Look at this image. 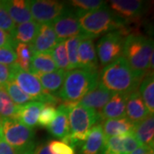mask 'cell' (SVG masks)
Here are the masks:
<instances>
[{
  "label": "cell",
  "instance_id": "1",
  "mask_svg": "<svg viewBox=\"0 0 154 154\" xmlns=\"http://www.w3.org/2000/svg\"><path fill=\"white\" fill-rule=\"evenodd\" d=\"M123 56L104 67L99 82L113 94H130L140 82Z\"/></svg>",
  "mask_w": 154,
  "mask_h": 154
},
{
  "label": "cell",
  "instance_id": "2",
  "mask_svg": "<svg viewBox=\"0 0 154 154\" xmlns=\"http://www.w3.org/2000/svg\"><path fill=\"white\" fill-rule=\"evenodd\" d=\"M82 33L91 38L116 31L123 27L124 21L110 11L108 5L97 11H75Z\"/></svg>",
  "mask_w": 154,
  "mask_h": 154
},
{
  "label": "cell",
  "instance_id": "3",
  "mask_svg": "<svg viewBox=\"0 0 154 154\" xmlns=\"http://www.w3.org/2000/svg\"><path fill=\"white\" fill-rule=\"evenodd\" d=\"M68 105V117L69 134L62 141L71 146H80L86 140L90 129L100 121V116L93 109H89L78 103H66Z\"/></svg>",
  "mask_w": 154,
  "mask_h": 154
},
{
  "label": "cell",
  "instance_id": "4",
  "mask_svg": "<svg viewBox=\"0 0 154 154\" xmlns=\"http://www.w3.org/2000/svg\"><path fill=\"white\" fill-rule=\"evenodd\" d=\"M153 53V39L141 34H129L124 39L122 56L136 76L142 80L149 69Z\"/></svg>",
  "mask_w": 154,
  "mask_h": 154
},
{
  "label": "cell",
  "instance_id": "5",
  "mask_svg": "<svg viewBox=\"0 0 154 154\" xmlns=\"http://www.w3.org/2000/svg\"><path fill=\"white\" fill-rule=\"evenodd\" d=\"M99 72L76 69L66 72L57 97L65 103H78L99 83Z\"/></svg>",
  "mask_w": 154,
  "mask_h": 154
},
{
  "label": "cell",
  "instance_id": "6",
  "mask_svg": "<svg viewBox=\"0 0 154 154\" xmlns=\"http://www.w3.org/2000/svg\"><path fill=\"white\" fill-rule=\"evenodd\" d=\"M1 135L17 154H24L35 145L34 131L13 118L0 119Z\"/></svg>",
  "mask_w": 154,
  "mask_h": 154
},
{
  "label": "cell",
  "instance_id": "7",
  "mask_svg": "<svg viewBox=\"0 0 154 154\" xmlns=\"http://www.w3.org/2000/svg\"><path fill=\"white\" fill-rule=\"evenodd\" d=\"M11 81L17 84L25 94L44 104L55 105L59 99L45 90L38 79L33 74L22 69L17 63L11 65Z\"/></svg>",
  "mask_w": 154,
  "mask_h": 154
},
{
  "label": "cell",
  "instance_id": "8",
  "mask_svg": "<svg viewBox=\"0 0 154 154\" xmlns=\"http://www.w3.org/2000/svg\"><path fill=\"white\" fill-rule=\"evenodd\" d=\"M124 36L116 30L105 34L97 44L96 53L102 66H106L122 56Z\"/></svg>",
  "mask_w": 154,
  "mask_h": 154
},
{
  "label": "cell",
  "instance_id": "9",
  "mask_svg": "<svg viewBox=\"0 0 154 154\" xmlns=\"http://www.w3.org/2000/svg\"><path fill=\"white\" fill-rule=\"evenodd\" d=\"M29 9L33 21L38 24H51L65 11V4L54 0H31Z\"/></svg>",
  "mask_w": 154,
  "mask_h": 154
},
{
  "label": "cell",
  "instance_id": "10",
  "mask_svg": "<svg viewBox=\"0 0 154 154\" xmlns=\"http://www.w3.org/2000/svg\"><path fill=\"white\" fill-rule=\"evenodd\" d=\"M51 26L59 41L82 34L75 11L65 9L51 23Z\"/></svg>",
  "mask_w": 154,
  "mask_h": 154
},
{
  "label": "cell",
  "instance_id": "11",
  "mask_svg": "<svg viewBox=\"0 0 154 154\" xmlns=\"http://www.w3.org/2000/svg\"><path fill=\"white\" fill-rule=\"evenodd\" d=\"M140 146L133 134L106 138L102 154H130Z\"/></svg>",
  "mask_w": 154,
  "mask_h": 154
},
{
  "label": "cell",
  "instance_id": "12",
  "mask_svg": "<svg viewBox=\"0 0 154 154\" xmlns=\"http://www.w3.org/2000/svg\"><path fill=\"white\" fill-rule=\"evenodd\" d=\"M145 2L141 0H112L110 1L111 11L122 20L137 19L145 11Z\"/></svg>",
  "mask_w": 154,
  "mask_h": 154
},
{
  "label": "cell",
  "instance_id": "13",
  "mask_svg": "<svg viewBox=\"0 0 154 154\" xmlns=\"http://www.w3.org/2000/svg\"><path fill=\"white\" fill-rule=\"evenodd\" d=\"M78 63L79 69L98 72V57L94 38L85 36L81 41L78 47Z\"/></svg>",
  "mask_w": 154,
  "mask_h": 154
},
{
  "label": "cell",
  "instance_id": "14",
  "mask_svg": "<svg viewBox=\"0 0 154 154\" xmlns=\"http://www.w3.org/2000/svg\"><path fill=\"white\" fill-rule=\"evenodd\" d=\"M59 42L51 24H39L38 33L31 44L34 53L51 52Z\"/></svg>",
  "mask_w": 154,
  "mask_h": 154
},
{
  "label": "cell",
  "instance_id": "15",
  "mask_svg": "<svg viewBox=\"0 0 154 154\" xmlns=\"http://www.w3.org/2000/svg\"><path fill=\"white\" fill-rule=\"evenodd\" d=\"M113 94H114L112 92L105 88L99 81L97 86L86 94L78 102V104L89 109H93L99 113L100 110L104 108V106L113 96Z\"/></svg>",
  "mask_w": 154,
  "mask_h": 154
},
{
  "label": "cell",
  "instance_id": "16",
  "mask_svg": "<svg viewBox=\"0 0 154 154\" xmlns=\"http://www.w3.org/2000/svg\"><path fill=\"white\" fill-rule=\"evenodd\" d=\"M105 139L102 125L97 123L90 129L86 140L81 144L79 154H102Z\"/></svg>",
  "mask_w": 154,
  "mask_h": 154
},
{
  "label": "cell",
  "instance_id": "17",
  "mask_svg": "<svg viewBox=\"0 0 154 154\" xmlns=\"http://www.w3.org/2000/svg\"><path fill=\"white\" fill-rule=\"evenodd\" d=\"M1 3L16 25L33 21L29 9V1L4 0Z\"/></svg>",
  "mask_w": 154,
  "mask_h": 154
},
{
  "label": "cell",
  "instance_id": "18",
  "mask_svg": "<svg viewBox=\"0 0 154 154\" xmlns=\"http://www.w3.org/2000/svg\"><path fill=\"white\" fill-rule=\"evenodd\" d=\"M129 94H114L99 114L101 120L115 119L126 116V103Z\"/></svg>",
  "mask_w": 154,
  "mask_h": 154
},
{
  "label": "cell",
  "instance_id": "19",
  "mask_svg": "<svg viewBox=\"0 0 154 154\" xmlns=\"http://www.w3.org/2000/svg\"><path fill=\"white\" fill-rule=\"evenodd\" d=\"M125 114L127 117L134 124L144 120L150 115L138 90L128 95Z\"/></svg>",
  "mask_w": 154,
  "mask_h": 154
},
{
  "label": "cell",
  "instance_id": "20",
  "mask_svg": "<svg viewBox=\"0 0 154 154\" xmlns=\"http://www.w3.org/2000/svg\"><path fill=\"white\" fill-rule=\"evenodd\" d=\"M45 104L38 101H32L28 104L18 106L15 119L22 122L25 126L33 128L38 125L39 113Z\"/></svg>",
  "mask_w": 154,
  "mask_h": 154
},
{
  "label": "cell",
  "instance_id": "21",
  "mask_svg": "<svg viewBox=\"0 0 154 154\" xmlns=\"http://www.w3.org/2000/svg\"><path fill=\"white\" fill-rule=\"evenodd\" d=\"M101 125L105 138H110L133 134L135 124L127 116H122L115 119H107Z\"/></svg>",
  "mask_w": 154,
  "mask_h": 154
},
{
  "label": "cell",
  "instance_id": "22",
  "mask_svg": "<svg viewBox=\"0 0 154 154\" xmlns=\"http://www.w3.org/2000/svg\"><path fill=\"white\" fill-rule=\"evenodd\" d=\"M133 134L141 146L153 148L154 144V118L149 115L144 120L135 123Z\"/></svg>",
  "mask_w": 154,
  "mask_h": 154
},
{
  "label": "cell",
  "instance_id": "23",
  "mask_svg": "<svg viewBox=\"0 0 154 154\" xmlns=\"http://www.w3.org/2000/svg\"><path fill=\"white\" fill-rule=\"evenodd\" d=\"M47 128L51 135L57 138L63 139L69 135V126L68 117V105L66 103L58 106V108L57 109L55 119Z\"/></svg>",
  "mask_w": 154,
  "mask_h": 154
},
{
  "label": "cell",
  "instance_id": "24",
  "mask_svg": "<svg viewBox=\"0 0 154 154\" xmlns=\"http://www.w3.org/2000/svg\"><path fill=\"white\" fill-rule=\"evenodd\" d=\"M33 75L38 78L39 82L41 83L42 87L46 92H48L51 95L55 94L57 98V94L59 93L64 82L66 71L62 70V69H57L51 73H46V74L38 73V74H33Z\"/></svg>",
  "mask_w": 154,
  "mask_h": 154
},
{
  "label": "cell",
  "instance_id": "25",
  "mask_svg": "<svg viewBox=\"0 0 154 154\" xmlns=\"http://www.w3.org/2000/svg\"><path fill=\"white\" fill-rule=\"evenodd\" d=\"M38 27L39 24L33 20L19 25H16L15 28L11 33V38L14 41V45L17 43L32 44L38 33Z\"/></svg>",
  "mask_w": 154,
  "mask_h": 154
},
{
  "label": "cell",
  "instance_id": "26",
  "mask_svg": "<svg viewBox=\"0 0 154 154\" xmlns=\"http://www.w3.org/2000/svg\"><path fill=\"white\" fill-rule=\"evenodd\" d=\"M57 70L50 52L34 53L32 57L29 72L32 74H46Z\"/></svg>",
  "mask_w": 154,
  "mask_h": 154
},
{
  "label": "cell",
  "instance_id": "27",
  "mask_svg": "<svg viewBox=\"0 0 154 154\" xmlns=\"http://www.w3.org/2000/svg\"><path fill=\"white\" fill-rule=\"evenodd\" d=\"M139 93L140 94L144 104L148 110L149 114H154V78L153 72L145 75L140 85Z\"/></svg>",
  "mask_w": 154,
  "mask_h": 154
},
{
  "label": "cell",
  "instance_id": "28",
  "mask_svg": "<svg viewBox=\"0 0 154 154\" xmlns=\"http://www.w3.org/2000/svg\"><path fill=\"white\" fill-rule=\"evenodd\" d=\"M84 37H85V35L82 33L80 35L71 37V38L65 40V47H66L68 60H69V70L79 69L78 47Z\"/></svg>",
  "mask_w": 154,
  "mask_h": 154
},
{
  "label": "cell",
  "instance_id": "29",
  "mask_svg": "<svg viewBox=\"0 0 154 154\" xmlns=\"http://www.w3.org/2000/svg\"><path fill=\"white\" fill-rule=\"evenodd\" d=\"M17 109L18 106L12 101L5 89L3 86H0V119H15Z\"/></svg>",
  "mask_w": 154,
  "mask_h": 154
},
{
  "label": "cell",
  "instance_id": "30",
  "mask_svg": "<svg viewBox=\"0 0 154 154\" xmlns=\"http://www.w3.org/2000/svg\"><path fill=\"white\" fill-rule=\"evenodd\" d=\"M14 49L17 54V63L20 68L29 72L30 63L33 55V51L31 45L23 44V43H17L14 45Z\"/></svg>",
  "mask_w": 154,
  "mask_h": 154
},
{
  "label": "cell",
  "instance_id": "31",
  "mask_svg": "<svg viewBox=\"0 0 154 154\" xmlns=\"http://www.w3.org/2000/svg\"><path fill=\"white\" fill-rule=\"evenodd\" d=\"M50 53L57 69H62L66 72L69 70V63L67 56L65 40L59 41L56 45L55 47L51 51Z\"/></svg>",
  "mask_w": 154,
  "mask_h": 154
},
{
  "label": "cell",
  "instance_id": "32",
  "mask_svg": "<svg viewBox=\"0 0 154 154\" xmlns=\"http://www.w3.org/2000/svg\"><path fill=\"white\" fill-rule=\"evenodd\" d=\"M3 87L5 89L7 94H9V96L11 97L12 101L17 106H21V105H23L25 104H28L29 102L33 101L32 98H30L28 95L25 94L22 89L11 80L9 81L8 82H6Z\"/></svg>",
  "mask_w": 154,
  "mask_h": 154
},
{
  "label": "cell",
  "instance_id": "33",
  "mask_svg": "<svg viewBox=\"0 0 154 154\" xmlns=\"http://www.w3.org/2000/svg\"><path fill=\"white\" fill-rule=\"evenodd\" d=\"M57 109L52 104H45L44 107L39 113L38 125L43 128H48L55 119Z\"/></svg>",
  "mask_w": 154,
  "mask_h": 154
},
{
  "label": "cell",
  "instance_id": "34",
  "mask_svg": "<svg viewBox=\"0 0 154 154\" xmlns=\"http://www.w3.org/2000/svg\"><path fill=\"white\" fill-rule=\"evenodd\" d=\"M71 5L77 8V11L84 12L97 11L107 5L106 2L101 0H73Z\"/></svg>",
  "mask_w": 154,
  "mask_h": 154
},
{
  "label": "cell",
  "instance_id": "35",
  "mask_svg": "<svg viewBox=\"0 0 154 154\" xmlns=\"http://www.w3.org/2000/svg\"><path fill=\"white\" fill-rule=\"evenodd\" d=\"M47 146L51 154H75V150L74 147L62 140H51L47 142Z\"/></svg>",
  "mask_w": 154,
  "mask_h": 154
},
{
  "label": "cell",
  "instance_id": "36",
  "mask_svg": "<svg viewBox=\"0 0 154 154\" xmlns=\"http://www.w3.org/2000/svg\"><path fill=\"white\" fill-rule=\"evenodd\" d=\"M17 54L13 46L0 47V63L12 65L17 63Z\"/></svg>",
  "mask_w": 154,
  "mask_h": 154
},
{
  "label": "cell",
  "instance_id": "37",
  "mask_svg": "<svg viewBox=\"0 0 154 154\" xmlns=\"http://www.w3.org/2000/svg\"><path fill=\"white\" fill-rule=\"evenodd\" d=\"M15 27L16 24L12 21L10 15L8 14L5 8L4 7L0 1V29L11 34Z\"/></svg>",
  "mask_w": 154,
  "mask_h": 154
},
{
  "label": "cell",
  "instance_id": "38",
  "mask_svg": "<svg viewBox=\"0 0 154 154\" xmlns=\"http://www.w3.org/2000/svg\"><path fill=\"white\" fill-rule=\"evenodd\" d=\"M11 80V65L0 63V86H4Z\"/></svg>",
  "mask_w": 154,
  "mask_h": 154
},
{
  "label": "cell",
  "instance_id": "39",
  "mask_svg": "<svg viewBox=\"0 0 154 154\" xmlns=\"http://www.w3.org/2000/svg\"><path fill=\"white\" fill-rule=\"evenodd\" d=\"M24 154H51L50 152L47 143L34 145L32 148L28 150Z\"/></svg>",
  "mask_w": 154,
  "mask_h": 154
},
{
  "label": "cell",
  "instance_id": "40",
  "mask_svg": "<svg viewBox=\"0 0 154 154\" xmlns=\"http://www.w3.org/2000/svg\"><path fill=\"white\" fill-rule=\"evenodd\" d=\"M14 41L11 38V34L5 31L0 29V47L5 46H13L14 47Z\"/></svg>",
  "mask_w": 154,
  "mask_h": 154
},
{
  "label": "cell",
  "instance_id": "41",
  "mask_svg": "<svg viewBox=\"0 0 154 154\" xmlns=\"http://www.w3.org/2000/svg\"><path fill=\"white\" fill-rule=\"evenodd\" d=\"M0 154H17L14 149L5 140L0 132Z\"/></svg>",
  "mask_w": 154,
  "mask_h": 154
},
{
  "label": "cell",
  "instance_id": "42",
  "mask_svg": "<svg viewBox=\"0 0 154 154\" xmlns=\"http://www.w3.org/2000/svg\"><path fill=\"white\" fill-rule=\"evenodd\" d=\"M153 148H150L146 146H140L134 151H133L130 154H152Z\"/></svg>",
  "mask_w": 154,
  "mask_h": 154
},
{
  "label": "cell",
  "instance_id": "43",
  "mask_svg": "<svg viewBox=\"0 0 154 154\" xmlns=\"http://www.w3.org/2000/svg\"><path fill=\"white\" fill-rule=\"evenodd\" d=\"M152 154H153V153H152Z\"/></svg>",
  "mask_w": 154,
  "mask_h": 154
}]
</instances>
